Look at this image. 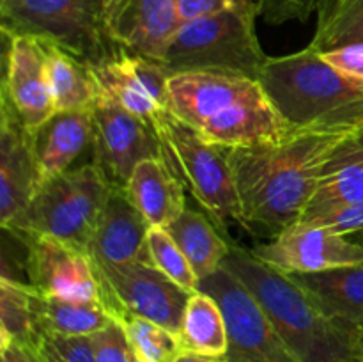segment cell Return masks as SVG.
Returning a JSON list of instances; mask_svg holds the SVG:
<instances>
[{
    "label": "cell",
    "instance_id": "6da1fadb",
    "mask_svg": "<svg viewBox=\"0 0 363 362\" xmlns=\"http://www.w3.org/2000/svg\"><path fill=\"white\" fill-rule=\"evenodd\" d=\"M358 131L293 128L284 141L229 149L245 222L286 229L303 216L330 156Z\"/></svg>",
    "mask_w": 363,
    "mask_h": 362
},
{
    "label": "cell",
    "instance_id": "7a4b0ae2",
    "mask_svg": "<svg viewBox=\"0 0 363 362\" xmlns=\"http://www.w3.org/2000/svg\"><path fill=\"white\" fill-rule=\"evenodd\" d=\"M169 94L170 110L218 148L277 144L293 130L261 82L245 75L172 73Z\"/></svg>",
    "mask_w": 363,
    "mask_h": 362
},
{
    "label": "cell",
    "instance_id": "3957f363",
    "mask_svg": "<svg viewBox=\"0 0 363 362\" xmlns=\"http://www.w3.org/2000/svg\"><path fill=\"white\" fill-rule=\"evenodd\" d=\"M222 266L254 295L301 362L362 361L357 339L337 325L293 277L259 261L240 245H230Z\"/></svg>",
    "mask_w": 363,
    "mask_h": 362
},
{
    "label": "cell",
    "instance_id": "277c9868",
    "mask_svg": "<svg viewBox=\"0 0 363 362\" xmlns=\"http://www.w3.org/2000/svg\"><path fill=\"white\" fill-rule=\"evenodd\" d=\"M259 82L291 128L363 130V82L337 73L311 46L268 57Z\"/></svg>",
    "mask_w": 363,
    "mask_h": 362
},
{
    "label": "cell",
    "instance_id": "5b68a950",
    "mask_svg": "<svg viewBox=\"0 0 363 362\" xmlns=\"http://www.w3.org/2000/svg\"><path fill=\"white\" fill-rule=\"evenodd\" d=\"M255 11H223L184 21L177 28L163 59L172 73L245 75L259 80L268 55L255 32Z\"/></svg>",
    "mask_w": 363,
    "mask_h": 362
},
{
    "label": "cell",
    "instance_id": "8992f818",
    "mask_svg": "<svg viewBox=\"0 0 363 362\" xmlns=\"http://www.w3.org/2000/svg\"><path fill=\"white\" fill-rule=\"evenodd\" d=\"M112 187L105 170L92 158L45 181L9 229L89 248Z\"/></svg>",
    "mask_w": 363,
    "mask_h": 362
},
{
    "label": "cell",
    "instance_id": "52a82bcc",
    "mask_svg": "<svg viewBox=\"0 0 363 362\" xmlns=\"http://www.w3.org/2000/svg\"><path fill=\"white\" fill-rule=\"evenodd\" d=\"M152 128L162 142L165 160L206 213L222 227L229 222L248 227L234 183L229 149L209 144L172 110L162 114Z\"/></svg>",
    "mask_w": 363,
    "mask_h": 362
},
{
    "label": "cell",
    "instance_id": "ba28073f",
    "mask_svg": "<svg viewBox=\"0 0 363 362\" xmlns=\"http://www.w3.org/2000/svg\"><path fill=\"white\" fill-rule=\"evenodd\" d=\"M2 32L53 43L92 66L119 46L106 31L103 0H0Z\"/></svg>",
    "mask_w": 363,
    "mask_h": 362
},
{
    "label": "cell",
    "instance_id": "9c48e42d",
    "mask_svg": "<svg viewBox=\"0 0 363 362\" xmlns=\"http://www.w3.org/2000/svg\"><path fill=\"white\" fill-rule=\"evenodd\" d=\"M218 302L229 334L225 362H301L284 343L254 295L225 268L199 283Z\"/></svg>",
    "mask_w": 363,
    "mask_h": 362
},
{
    "label": "cell",
    "instance_id": "30bf717a",
    "mask_svg": "<svg viewBox=\"0 0 363 362\" xmlns=\"http://www.w3.org/2000/svg\"><path fill=\"white\" fill-rule=\"evenodd\" d=\"M96 266L117 322L123 312H131L179 334L191 291L174 283L151 263H96Z\"/></svg>",
    "mask_w": 363,
    "mask_h": 362
},
{
    "label": "cell",
    "instance_id": "8fae6325",
    "mask_svg": "<svg viewBox=\"0 0 363 362\" xmlns=\"http://www.w3.org/2000/svg\"><path fill=\"white\" fill-rule=\"evenodd\" d=\"M21 234L28 248V284L35 293L108 307L98 266L87 248L43 234Z\"/></svg>",
    "mask_w": 363,
    "mask_h": 362
},
{
    "label": "cell",
    "instance_id": "7c38bea8",
    "mask_svg": "<svg viewBox=\"0 0 363 362\" xmlns=\"http://www.w3.org/2000/svg\"><path fill=\"white\" fill-rule=\"evenodd\" d=\"M94 160L113 187L126 188L135 167L145 158H165L155 128L98 89L94 106Z\"/></svg>",
    "mask_w": 363,
    "mask_h": 362
},
{
    "label": "cell",
    "instance_id": "4fadbf2b",
    "mask_svg": "<svg viewBox=\"0 0 363 362\" xmlns=\"http://www.w3.org/2000/svg\"><path fill=\"white\" fill-rule=\"evenodd\" d=\"M91 71L99 91L151 126L170 110V73L156 60L119 46Z\"/></svg>",
    "mask_w": 363,
    "mask_h": 362
},
{
    "label": "cell",
    "instance_id": "5bb4252c",
    "mask_svg": "<svg viewBox=\"0 0 363 362\" xmlns=\"http://www.w3.org/2000/svg\"><path fill=\"white\" fill-rule=\"evenodd\" d=\"M259 261L279 272L312 273L363 261V245L351 236L314 224L294 222L268 243L250 251Z\"/></svg>",
    "mask_w": 363,
    "mask_h": 362
},
{
    "label": "cell",
    "instance_id": "9a60e30c",
    "mask_svg": "<svg viewBox=\"0 0 363 362\" xmlns=\"http://www.w3.org/2000/svg\"><path fill=\"white\" fill-rule=\"evenodd\" d=\"M2 34L6 39L2 98L35 135L57 112L48 84L45 41L27 34Z\"/></svg>",
    "mask_w": 363,
    "mask_h": 362
},
{
    "label": "cell",
    "instance_id": "2e32d148",
    "mask_svg": "<svg viewBox=\"0 0 363 362\" xmlns=\"http://www.w3.org/2000/svg\"><path fill=\"white\" fill-rule=\"evenodd\" d=\"M103 14L117 46L160 64L181 27L176 0H103Z\"/></svg>",
    "mask_w": 363,
    "mask_h": 362
},
{
    "label": "cell",
    "instance_id": "e0dca14e",
    "mask_svg": "<svg viewBox=\"0 0 363 362\" xmlns=\"http://www.w3.org/2000/svg\"><path fill=\"white\" fill-rule=\"evenodd\" d=\"M39 188L34 135L0 98V226L9 229Z\"/></svg>",
    "mask_w": 363,
    "mask_h": 362
},
{
    "label": "cell",
    "instance_id": "ac0fdd59",
    "mask_svg": "<svg viewBox=\"0 0 363 362\" xmlns=\"http://www.w3.org/2000/svg\"><path fill=\"white\" fill-rule=\"evenodd\" d=\"M151 227L133 204L126 188L112 187L87 251L99 265L151 263L147 252Z\"/></svg>",
    "mask_w": 363,
    "mask_h": 362
},
{
    "label": "cell",
    "instance_id": "d6986e66",
    "mask_svg": "<svg viewBox=\"0 0 363 362\" xmlns=\"http://www.w3.org/2000/svg\"><path fill=\"white\" fill-rule=\"evenodd\" d=\"M291 277L337 325L342 327L360 344L363 334V261L321 272L293 273Z\"/></svg>",
    "mask_w": 363,
    "mask_h": 362
},
{
    "label": "cell",
    "instance_id": "ffe728a7",
    "mask_svg": "<svg viewBox=\"0 0 363 362\" xmlns=\"http://www.w3.org/2000/svg\"><path fill=\"white\" fill-rule=\"evenodd\" d=\"M94 117L92 110L55 112L34 135L39 187L52 177L73 169L74 162L89 146L94 148Z\"/></svg>",
    "mask_w": 363,
    "mask_h": 362
},
{
    "label": "cell",
    "instance_id": "44dd1931",
    "mask_svg": "<svg viewBox=\"0 0 363 362\" xmlns=\"http://www.w3.org/2000/svg\"><path fill=\"white\" fill-rule=\"evenodd\" d=\"M126 192L152 227H167L181 215L184 185L165 158H145L128 180Z\"/></svg>",
    "mask_w": 363,
    "mask_h": 362
},
{
    "label": "cell",
    "instance_id": "7402d4cb",
    "mask_svg": "<svg viewBox=\"0 0 363 362\" xmlns=\"http://www.w3.org/2000/svg\"><path fill=\"white\" fill-rule=\"evenodd\" d=\"M360 201H363V146L353 135L326 162L318 190L305 213L325 212Z\"/></svg>",
    "mask_w": 363,
    "mask_h": 362
},
{
    "label": "cell",
    "instance_id": "603a6c76",
    "mask_svg": "<svg viewBox=\"0 0 363 362\" xmlns=\"http://www.w3.org/2000/svg\"><path fill=\"white\" fill-rule=\"evenodd\" d=\"M35 334L53 336H94L116 323L105 304H80L59 298H48L35 293L32 298Z\"/></svg>",
    "mask_w": 363,
    "mask_h": 362
},
{
    "label": "cell",
    "instance_id": "cb8c5ba5",
    "mask_svg": "<svg viewBox=\"0 0 363 362\" xmlns=\"http://www.w3.org/2000/svg\"><path fill=\"white\" fill-rule=\"evenodd\" d=\"M45 46L48 84L57 112L92 110L98 87L91 66L53 43L45 41Z\"/></svg>",
    "mask_w": 363,
    "mask_h": 362
},
{
    "label": "cell",
    "instance_id": "d4e9b609",
    "mask_svg": "<svg viewBox=\"0 0 363 362\" xmlns=\"http://www.w3.org/2000/svg\"><path fill=\"white\" fill-rule=\"evenodd\" d=\"M163 229H167L184 252L197 273L199 283L222 268L230 251V245L216 233L211 220L197 209L184 208L181 215Z\"/></svg>",
    "mask_w": 363,
    "mask_h": 362
},
{
    "label": "cell",
    "instance_id": "484cf974",
    "mask_svg": "<svg viewBox=\"0 0 363 362\" xmlns=\"http://www.w3.org/2000/svg\"><path fill=\"white\" fill-rule=\"evenodd\" d=\"M183 350L206 357L225 358L229 334L218 302L206 291L197 290L188 298L179 330Z\"/></svg>",
    "mask_w": 363,
    "mask_h": 362
},
{
    "label": "cell",
    "instance_id": "4316f807",
    "mask_svg": "<svg viewBox=\"0 0 363 362\" xmlns=\"http://www.w3.org/2000/svg\"><path fill=\"white\" fill-rule=\"evenodd\" d=\"M363 43V0H321L311 48L325 53Z\"/></svg>",
    "mask_w": 363,
    "mask_h": 362
},
{
    "label": "cell",
    "instance_id": "83f0119b",
    "mask_svg": "<svg viewBox=\"0 0 363 362\" xmlns=\"http://www.w3.org/2000/svg\"><path fill=\"white\" fill-rule=\"evenodd\" d=\"M32 298L34 290L30 286L0 277V346L11 341L35 344Z\"/></svg>",
    "mask_w": 363,
    "mask_h": 362
},
{
    "label": "cell",
    "instance_id": "f1b7e54d",
    "mask_svg": "<svg viewBox=\"0 0 363 362\" xmlns=\"http://www.w3.org/2000/svg\"><path fill=\"white\" fill-rule=\"evenodd\" d=\"M128 343L135 353L147 362H172L183 351L179 334L149 319L123 312L119 318Z\"/></svg>",
    "mask_w": 363,
    "mask_h": 362
},
{
    "label": "cell",
    "instance_id": "f546056e",
    "mask_svg": "<svg viewBox=\"0 0 363 362\" xmlns=\"http://www.w3.org/2000/svg\"><path fill=\"white\" fill-rule=\"evenodd\" d=\"M147 252L151 265H155L160 272L183 286L188 291L199 290V277L191 268L190 261L181 251L172 236L163 227H151L147 234Z\"/></svg>",
    "mask_w": 363,
    "mask_h": 362
},
{
    "label": "cell",
    "instance_id": "4dcf8cb0",
    "mask_svg": "<svg viewBox=\"0 0 363 362\" xmlns=\"http://www.w3.org/2000/svg\"><path fill=\"white\" fill-rule=\"evenodd\" d=\"M35 346L45 362H96L91 336L69 337L38 334Z\"/></svg>",
    "mask_w": 363,
    "mask_h": 362
},
{
    "label": "cell",
    "instance_id": "1f68e13d",
    "mask_svg": "<svg viewBox=\"0 0 363 362\" xmlns=\"http://www.w3.org/2000/svg\"><path fill=\"white\" fill-rule=\"evenodd\" d=\"M298 222L314 224V226L326 227L346 236H353V234L360 236L363 234V201L325 209V212L305 213Z\"/></svg>",
    "mask_w": 363,
    "mask_h": 362
},
{
    "label": "cell",
    "instance_id": "d6a6232c",
    "mask_svg": "<svg viewBox=\"0 0 363 362\" xmlns=\"http://www.w3.org/2000/svg\"><path fill=\"white\" fill-rule=\"evenodd\" d=\"M321 0H255L259 16L272 25L287 21H307L318 11Z\"/></svg>",
    "mask_w": 363,
    "mask_h": 362
},
{
    "label": "cell",
    "instance_id": "836d02e7",
    "mask_svg": "<svg viewBox=\"0 0 363 362\" xmlns=\"http://www.w3.org/2000/svg\"><path fill=\"white\" fill-rule=\"evenodd\" d=\"M92 337L96 362H131V346L119 322Z\"/></svg>",
    "mask_w": 363,
    "mask_h": 362
},
{
    "label": "cell",
    "instance_id": "e575fe53",
    "mask_svg": "<svg viewBox=\"0 0 363 362\" xmlns=\"http://www.w3.org/2000/svg\"><path fill=\"white\" fill-rule=\"evenodd\" d=\"M181 23L211 16L223 11H257L255 0H176Z\"/></svg>",
    "mask_w": 363,
    "mask_h": 362
},
{
    "label": "cell",
    "instance_id": "d590c367",
    "mask_svg": "<svg viewBox=\"0 0 363 362\" xmlns=\"http://www.w3.org/2000/svg\"><path fill=\"white\" fill-rule=\"evenodd\" d=\"M319 55L337 73L363 82V43L340 46V48L328 50V52L319 53Z\"/></svg>",
    "mask_w": 363,
    "mask_h": 362
},
{
    "label": "cell",
    "instance_id": "8d00e7d4",
    "mask_svg": "<svg viewBox=\"0 0 363 362\" xmlns=\"http://www.w3.org/2000/svg\"><path fill=\"white\" fill-rule=\"evenodd\" d=\"M0 362H45V358L34 343L11 341L0 346Z\"/></svg>",
    "mask_w": 363,
    "mask_h": 362
},
{
    "label": "cell",
    "instance_id": "74e56055",
    "mask_svg": "<svg viewBox=\"0 0 363 362\" xmlns=\"http://www.w3.org/2000/svg\"><path fill=\"white\" fill-rule=\"evenodd\" d=\"M172 362H225V358L206 357V355H199V353H194V351L183 350Z\"/></svg>",
    "mask_w": 363,
    "mask_h": 362
},
{
    "label": "cell",
    "instance_id": "f35d334b",
    "mask_svg": "<svg viewBox=\"0 0 363 362\" xmlns=\"http://www.w3.org/2000/svg\"><path fill=\"white\" fill-rule=\"evenodd\" d=\"M131 362H147V361H144L142 357H138V355L133 351V348H131Z\"/></svg>",
    "mask_w": 363,
    "mask_h": 362
},
{
    "label": "cell",
    "instance_id": "ab89813d",
    "mask_svg": "<svg viewBox=\"0 0 363 362\" xmlns=\"http://www.w3.org/2000/svg\"><path fill=\"white\" fill-rule=\"evenodd\" d=\"M354 138H357V141H358V144H362V146H363V130L358 131V133L354 135Z\"/></svg>",
    "mask_w": 363,
    "mask_h": 362
},
{
    "label": "cell",
    "instance_id": "60d3db41",
    "mask_svg": "<svg viewBox=\"0 0 363 362\" xmlns=\"http://www.w3.org/2000/svg\"><path fill=\"white\" fill-rule=\"evenodd\" d=\"M360 346H362V353H363V334H362V337H360Z\"/></svg>",
    "mask_w": 363,
    "mask_h": 362
},
{
    "label": "cell",
    "instance_id": "b9f144b4",
    "mask_svg": "<svg viewBox=\"0 0 363 362\" xmlns=\"http://www.w3.org/2000/svg\"><path fill=\"white\" fill-rule=\"evenodd\" d=\"M358 241H360V243L363 245V234H360V240H358Z\"/></svg>",
    "mask_w": 363,
    "mask_h": 362
},
{
    "label": "cell",
    "instance_id": "7bdbcfd3",
    "mask_svg": "<svg viewBox=\"0 0 363 362\" xmlns=\"http://www.w3.org/2000/svg\"><path fill=\"white\" fill-rule=\"evenodd\" d=\"M360 362H363V358H362V361H360Z\"/></svg>",
    "mask_w": 363,
    "mask_h": 362
}]
</instances>
